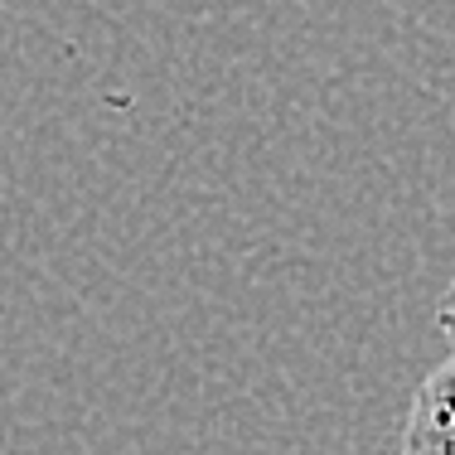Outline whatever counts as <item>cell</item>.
Returning <instances> with one entry per match:
<instances>
[{"instance_id":"6da1fadb","label":"cell","mask_w":455,"mask_h":455,"mask_svg":"<svg viewBox=\"0 0 455 455\" xmlns=\"http://www.w3.org/2000/svg\"><path fill=\"white\" fill-rule=\"evenodd\" d=\"M403 455H455V354L436 363L411 393Z\"/></svg>"},{"instance_id":"7a4b0ae2","label":"cell","mask_w":455,"mask_h":455,"mask_svg":"<svg viewBox=\"0 0 455 455\" xmlns=\"http://www.w3.org/2000/svg\"><path fill=\"white\" fill-rule=\"evenodd\" d=\"M436 324H441V334H446L451 349H455V281L446 286V296H441V306H436Z\"/></svg>"}]
</instances>
